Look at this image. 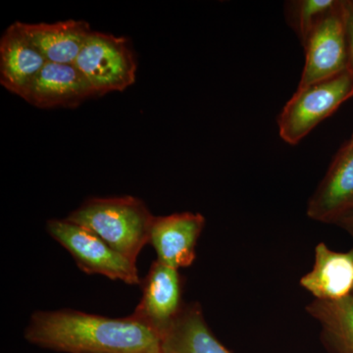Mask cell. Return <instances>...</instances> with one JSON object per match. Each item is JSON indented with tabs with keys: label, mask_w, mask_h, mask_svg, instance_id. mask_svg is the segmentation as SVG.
Listing matches in <instances>:
<instances>
[{
	"label": "cell",
	"mask_w": 353,
	"mask_h": 353,
	"mask_svg": "<svg viewBox=\"0 0 353 353\" xmlns=\"http://www.w3.org/2000/svg\"><path fill=\"white\" fill-rule=\"evenodd\" d=\"M28 343L64 353H161L159 336L131 315L88 314L73 309L34 311L25 329Z\"/></svg>",
	"instance_id": "6da1fadb"
},
{
	"label": "cell",
	"mask_w": 353,
	"mask_h": 353,
	"mask_svg": "<svg viewBox=\"0 0 353 353\" xmlns=\"http://www.w3.org/2000/svg\"><path fill=\"white\" fill-rule=\"evenodd\" d=\"M154 216L138 197H94L72 211L66 219L87 228L116 252L136 262L150 243Z\"/></svg>",
	"instance_id": "7a4b0ae2"
},
{
	"label": "cell",
	"mask_w": 353,
	"mask_h": 353,
	"mask_svg": "<svg viewBox=\"0 0 353 353\" xmlns=\"http://www.w3.org/2000/svg\"><path fill=\"white\" fill-rule=\"evenodd\" d=\"M353 97V74L350 70L297 90L279 116L281 138L296 145L322 121Z\"/></svg>",
	"instance_id": "3957f363"
},
{
	"label": "cell",
	"mask_w": 353,
	"mask_h": 353,
	"mask_svg": "<svg viewBox=\"0 0 353 353\" xmlns=\"http://www.w3.org/2000/svg\"><path fill=\"white\" fill-rule=\"evenodd\" d=\"M46 230L85 273L104 276L127 285H141L136 262L116 252L87 228L64 218L48 220Z\"/></svg>",
	"instance_id": "277c9868"
},
{
	"label": "cell",
	"mask_w": 353,
	"mask_h": 353,
	"mask_svg": "<svg viewBox=\"0 0 353 353\" xmlns=\"http://www.w3.org/2000/svg\"><path fill=\"white\" fill-rule=\"evenodd\" d=\"M95 97L123 92L136 81V57L126 38L92 32L74 63Z\"/></svg>",
	"instance_id": "5b68a950"
},
{
	"label": "cell",
	"mask_w": 353,
	"mask_h": 353,
	"mask_svg": "<svg viewBox=\"0 0 353 353\" xmlns=\"http://www.w3.org/2000/svg\"><path fill=\"white\" fill-rule=\"evenodd\" d=\"M305 64L299 88L326 80L348 70L343 0L324 18L303 43Z\"/></svg>",
	"instance_id": "8992f818"
},
{
	"label": "cell",
	"mask_w": 353,
	"mask_h": 353,
	"mask_svg": "<svg viewBox=\"0 0 353 353\" xmlns=\"http://www.w3.org/2000/svg\"><path fill=\"white\" fill-rule=\"evenodd\" d=\"M141 285L143 296L131 316L161 338L185 305L183 279L178 269L157 259Z\"/></svg>",
	"instance_id": "52a82bcc"
},
{
	"label": "cell",
	"mask_w": 353,
	"mask_h": 353,
	"mask_svg": "<svg viewBox=\"0 0 353 353\" xmlns=\"http://www.w3.org/2000/svg\"><path fill=\"white\" fill-rule=\"evenodd\" d=\"M205 223L201 213L154 216L148 243L154 248L158 261L178 270L192 266L196 259L197 241Z\"/></svg>",
	"instance_id": "ba28073f"
},
{
	"label": "cell",
	"mask_w": 353,
	"mask_h": 353,
	"mask_svg": "<svg viewBox=\"0 0 353 353\" xmlns=\"http://www.w3.org/2000/svg\"><path fill=\"white\" fill-rule=\"evenodd\" d=\"M353 211V148L341 146L326 175L308 201L307 216L334 224Z\"/></svg>",
	"instance_id": "9c48e42d"
},
{
	"label": "cell",
	"mask_w": 353,
	"mask_h": 353,
	"mask_svg": "<svg viewBox=\"0 0 353 353\" xmlns=\"http://www.w3.org/2000/svg\"><path fill=\"white\" fill-rule=\"evenodd\" d=\"M95 97L87 79L74 64L48 62L23 99L36 108H76Z\"/></svg>",
	"instance_id": "30bf717a"
},
{
	"label": "cell",
	"mask_w": 353,
	"mask_h": 353,
	"mask_svg": "<svg viewBox=\"0 0 353 353\" xmlns=\"http://www.w3.org/2000/svg\"><path fill=\"white\" fill-rule=\"evenodd\" d=\"M48 63L26 36L18 22L9 26L0 39V83L22 97Z\"/></svg>",
	"instance_id": "8fae6325"
},
{
	"label": "cell",
	"mask_w": 353,
	"mask_h": 353,
	"mask_svg": "<svg viewBox=\"0 0 353 353\" xmlns=\"http://www.w3.org/2000/svg\"><path fill=\"white\" fill-rule=\"evenodd\" d=\"M301 285L316 301H338L353 296V248L334 252L326 243H318L313 268L301 279Z\"/></svg>",
	"instance_id": "7c38bea8"
},
{
	"label": "cell",
	"mask_w": 353,
	"mask_h": 353,
	"mask_svg": "<svg viewBox=\"0 0 353 353\" xmlns=\"http://www.w3.org/2000/svg\"><path fill=\"white\" fill-rule=\"evenodd\" d=\"M32 44L51 63L74 64L83 50L92 29L83 20L27 24L18 22Z\"/></svg>",
	"instance_id": "4fadbf2b"
},
{
	"label": "cell",
	"mask_w": 353,
	"mask_h": 353,
	"mask_svg": "<svg viewBox=\"0 0 353 353\" xmlns=\"http://www.w3.org/2000/svg\"><path fill=\"white\" fill-rule=\"evenodd\" d=\"M161 353H232L212 333L199 303H185L160 338Z\"/></svg>",
	"instance_id": "5bb4252c"
},
{
	"label": "cell",
	"mask_w": 353,
	"mask_h": 353,
	"mask_svg": "<svg viewBox=\"0 0 353 353\" xmlns=\"http://www.w3.org/2000/svg\"><path fill=\"white\" fill-rule=\"evenodd\" d=\"M306 312L321 326L322 343L330 353H353V296L338 301L314 299Z\"/></svg>",
	"instance_id": "9a60e30c"
},
{
	"label": "cell",
	"mask_w": 353,
	"mask_h": 353,
	"mask_svg": "<svg viewBox=\"0 0 353 353\" xmlns=\"http://www.w3.org/2000/svg\"><path fill=\"white\" fill-rule=\"evenodd\" d=\"M341 0H294L285 4L287 21L301 44L316 26L341 6Z\"/></svg>",
	"instance_id": "2e32d148"
},
{
	"label": "cell",
	"mask_w": 353,
	"mask_h": 353,
	"mask_svg": "<svg viewBox=\"0 0 353 353\" xmlns=\"http://www.w3.org/2000/svg\"><path fill=\"white\" fill-rule=\"evenodd\" d=\"M345 32H347L348 70L353 74V0L343 1Z\"/></svg>",
	"instance_id": "e0dca14e"
},
{
	"label": "cell",
	"mask_w": 353,
	"mask_h": 353,
	"mask_svg": "<svg viewBox=\"0 0 353 353\" xmlns=\"http://www.w3.org/2000/svg\"><path fill=\"white\" fill-rule=\"evenodd\" d=\"M336 225V226L343 228L345 231H347V234L352 236L353 240V211L352 212L348 213L345 217L341 218Z\"/></svg>",
	"instance_id": "ac0fdd59"
},
{
	"label": "cell",
	"mask_w": 353,
	"mask_h": 353,
	"mask_svg": "<svg viewBox=\"0 0 353 353\" xmlns=\"http://www.w3.org/2000/svg\"><path fill=\"white\" fill-rule=\"evenodd\" d=\"M347 145L350 146V148H353V134L352 137V139H350V141H347Z\"/></svg>",
	"instance_id": "d6986e66"
}]
</instances>
